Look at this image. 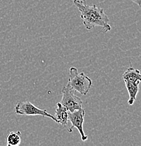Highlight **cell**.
Wrapping results in <instances>:
<instances>
[{"label":"cell","mask_w":141,"mask_h":146,"mask_svg":"<svg viewBox=\"0 0 141 146\" xmlns=\"http://www.w3.org/2000/svg\"><path fill=\"white\" fill-rule=\"evenodd\" d=\"M76 7L81 12V18L86 30H91L95 27H101L104 33L111 30L109 24L110 19L105 13L104 9L96 5L89 6L85 0H73Z\"/></svg>","instance_id":"1"},{"label":"cell","mask_w":141,"mask_h":146,"mask_svg":"<svg viewBox=\"0 0 141 146\" xmlns=\"http://www.w3.org/2000/svg\"><path fill=\"white\" fill-rule=\"evenodd\" d=\"M68 85L75 92L86 96L92 86V80L84 72H78L75 67H71L69 71Z\"/></svg>","instance_id":"2"},{"label":"cell","mask_w":141,"mask_h":146,"mask_svg":"<svg viewBox=\"0 0 141 146\" xmlns=\"http://www.w3.org/2000/svg\"><path fill=\"white\" fill-rule=\"evenodd\" d=\"M15 112L16 115H26V116L39 115V116L46 117L51 118L57 124H58V121L55 117V116L48 113L46 110L39 108L30 101L19 102L15 107Z\"/></svg>","instance_id":"3"},{"label":"cell","mask_w":141,"mask_h":146,"mask_svg":"<svg viewBox=\"0 0 141 146\" xmlns=\"http://www.w3.org/2000/svg\"><path fill=\"white\" fill-rule=\"evenodd\" d=\"M63 97L60 102L69 112H72L82 108V100L76 96L75 91L68 84L61 91Z\"/></svg>","instance_id":"4"},{"label":"cell","mask_w":141,"mask_h":146,"mask_svg":"<svg viewBox=\"0 0 141 146\" xmlns=\"http://www.w3.org/2000/svg\"><path fill=\"white\" fill-rule=\"evenodd\" d=\"M84 115L85 110L83 108L79 110H77L75 112H68V120L72 124L71 127L68 129V132L71 133V132H72L74 128H76L79 132L82 141H86L88 139L87 135L84 133V127H83L84 121Z\"/></svg>","instance_id":"5"},{"label":"cell","mask_w":141,"mask_h":146,"mask_svg":"<svg viewBox=\"0 0 141 146\" xmlns=\"http://www.w3.org/2000/svg\"><path fill=\"white\" fill-rule=\"evenodd\" d=\"M124 81L125 82L126 87L128 95H129V99L128 100V103L130 106H132L134 103L135 100L136 99V96L139 91L140 82H131L126 80H124Z\"/></svg>","instance_id":"6"},{"label":"cell","mask_w":141,"mask_h":146,"mask_svg":"<svg viewBox=\"0 0 141 146\" xmlns=\"http://www.w3.org/2000/svg\"><path fill=\"white\" fill-rule=\"evenodd\" d=\"M68 112L69 111L61 103H57L55 117L58 121V124H61L63 127H66L68 125V121H69L68 120Z\"/></svg>","instance_id":"7"},{"label":"cell","mask_w":141,"mask_h":146,"mask_svg":"<svg viewBox=\"0 0 141 146\" xmlns=\"http://www.w3.org/2000/svg\"><path fill=\"white\" fill-rule=\"evenodd\" d=\"M123 80H128L131 82H141V74L139 70L136 69L132 66L131 63H130V67L127 68L122 75Z\"/></svg>","instance_id":"8"},{"label":"cell","mask_w":141,"mask_h":146,"mask_svg":"<svg viewBox=\"0 0 141 146\" xmlns=\"http://www.w3.org/2000/svg\"><path fill=\"white\" fill-rule=\"evenodd\" d=\"M21 131L10 132L7 137V142L8 146H18L21 143Z\"/></svg>","instance_id":"9"},{"label":"cell","mask_w":141,"mask_h":146,"mask_svg":"<svg viewBox=\"0 0 141 146\" xmlns=\"http://www.w3.org/2000/svg\"><path fill=\"white\" fill-rule=\"evenodd\" d=\"M131 1H133V3L137 4L139 7H141V0H131Z\"/></svg>","instance_id":"10"}]
</instances>
